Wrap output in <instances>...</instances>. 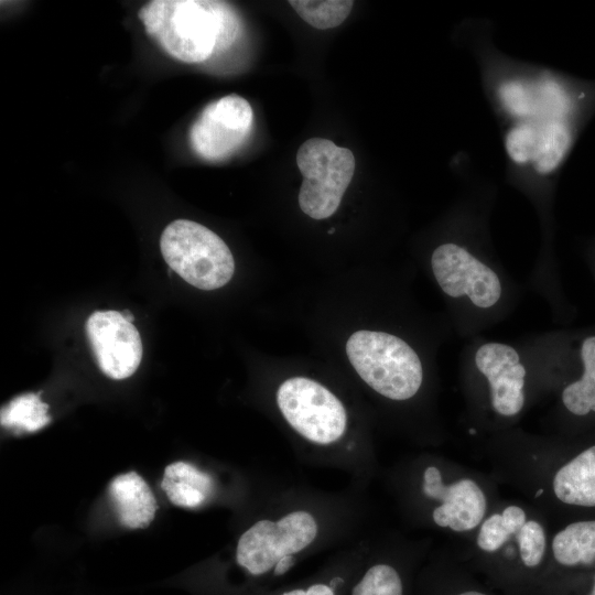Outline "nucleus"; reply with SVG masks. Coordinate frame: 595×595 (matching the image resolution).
Segmentation results:
<instances>
[{
    "label": "nucleus",
    "mask_w": 595,
    "mask_h": 595,
    "mask_svg": "<svg viewBox=\"0 0 595 595\" xmlns=\"http://www.w3.org/2000/svg\"><path fill=\"white\" fill-rule=\"evenodd\" d=\"M552 553L562 566L592 564L595 561V520L574 522L558 532L552 540Z\"/></svg>",
    "instance_id": "16"
},
{
    "label": "nucleus",
    "mask_w": 595,
    "mask_h": 595,
    "mask_svg": "<svg viewBox=\"0 0 595 595\" xmlns=\"http://www.w3.org/2000/svg\"><path fill=\"white\" fill-rule=\"evenodd\" d=\"M317 534V524L306 511H293L279 521L259 520L242 533L236 561L247 573L261 576L273 570L285 555H293L310 545Z\"/></svg>",
    "instance_id": "7"
},
{
    "label": "nucleus",
    "mask_w": 595,
    "mask_h": 595,
    "mask_svg": "<svg viewBox=\"0 0 595 595\" xmlns=\"http://www.w3.org/2000/svg\"><path fill=\"white\" fill-rule=\"evenodd\" d=\"M517 541L523 566L530 570L539 567L547 549V538L543 527L536 520L526 521L517 532Z\"/></svg>",
    "instance_id": "21"
},
{
    "label": "nucleus",
    "mask_w": 595,
    "mask_h": 595,
    "mask_svg": "<svg viewBox=\"0 0 595 595\" xmlns=\"http://www.w3.org/2000/svg\"><path fill=\"white\" fill-rule=\"evenodd\" d=\"M431 266L440 288L450 296L467 295L478 307H490L499 300L497 274L465 247L445 242L435 248Z\"/></svg>",
    "instance_id": "9"
},
{
    "label": "nucleus",
    "mask_w": 595,
    "mask_h": 595,
    "mask_svg": "<svg viewBox=\"0 0 595 595\" xmlns=\"http://www.w3.org/2000/svg\"><path fill=\"white\" fill-rule=\"evenodd\" d=\"M289 3L305 22L318 30L342 24L354 6V1L349 0H291Z\"/></svg>",
    "instance_id": "20"
},
{
    "label": "nucleus",
    "mask_w": 595,
    "mask_h": 595,
    "mask_svg": "<svg viewBox=\"0 0 595 595\" xmlns=\"http://www.w3.org/2000/svg\"><path fill=\"white\" fill-rule=\"evenodd\" d=\"M253 127L250 104L237 94L209 102L190 128V143L204 160L219 161L235 153Z\"/></svg>",
    "instance_id": "8"
},
{
    "label": "nucleus",
    "mask_w": 595,
    "mask_h": 595,
    "mask_svg": "<svg viewBox=\"0 0 595 595\" xmlns=\"http://www.w3.org/2000/svg\"><path fill=\"white\" fill-rule=\"evenodd\" d=\"M345 584L340 575L333 576L327 583L315 582L306 587H296L282 592L279 595H336V591Z\"/></svg>",
    "instance_id": "22"
},
{
    "label": "nucleus",
    "mask_w": 595,
    "mask_h": 595,
    "mask_svg": "<svg viewBox=\"0 0 595 595\" xmlns=\"http://www.w3.org/2000/svg\"><path fill=\"white\" fill-rule=\"evenodd\" d=\"M277 402L286 422L311 442L327 445L345 433L347 414L343 403L312 379L293 377L283 381Z\"/></svg>",
    "instance_id": "6"
},
{
    "label": "nucleus",
    "mask_w": 595,
    "mask_h": 595,
    "mask_svg": "<svg viewBox=\"0 0 595 595\" xmlns=\"http://www.w3.org/2000/svg\"><path fill=\"white\" fill-rule=\"evenodd\" d=\"M334 231H335L334 228H332V229L328 230L329 234H332V232H334Z\"/></svg>",
    "instance_id": "27"
},
{
    "label": "nucleus",
    "mask_w": 595,
    "mask_h": 595,
    "mask_svg": "<svg viewBox=\"0 0 595 595\" xmlns=\"http://www.w3.org/2000/svg\"><path fill=\"white\" fill-rule=\"evenodd\" d=\"M454 595H490L489 593L477 588H465L456 592Z\"/></svg>",
    "instance_id": "24"
},
{
    "label": "nucleus",
    "mask_w": 595,
    "mask_h": 595,
    "mask_svg": "<svg viewBox=\"0 0 595 595\" xmlns=\"http://www.w3.org/2000/svg\"><path fill=\"white\" fill-rule=\"evenodd\" d=\"M295 564L294 555L283 556L274 566L273 575L281 576L285 574Z\"/></svg>",
    "instance_id": "23"
},
{
    "label": "nucleus",
    "mask_w": 595,
    "mask_h": 595,
    "mask_svg": "<svg viewBox=\"0 0 595 595\" xmlns=\"http://www.w3.org/2000/svg\"><path fill=\"white\" fill-rule=\"evenodd\" d=\"M587 595H595V580H594L592 588H591V591H589V593Z\"/></svg>",
    "instance_id": "25"
},
{
    "label": "nucleus",
    "mask_w": 595,
    "mask_h": 595,
    "mask_svg": "<svg viewBox=\"0 0 595 595\" xmlns=\"http://www.w3.org/2000/svg\"><path fill=\"white\" fill-rule=\"evenodd\" d=\"M109 494L123 527L144 528L153 520L158 508L156 501L139 474L129 472L118 475L109 485Z\"/></svg>",
    "instance_id": "13"
},
{
    "label": "nucleus",
    "mask_w": 595,
    "mask_h": 595,
    "mask_svg": "<svg viewBox=\"0 0 595 595\" xmlns=\"http://www.w3.org/2000/svg\"><path fill=\"white\" fill-rule=\"evenodd\" d=\"M453 41L474 61L500 131L506 175L518 185L547 188L573 147L585 94L555 69L502 51L486 18L456 23Z\"/></svg>",
    "instance_id": "1"
},
{
    "label": "nucleus",
    "mask_w": 595,
    "mask_h": 595,
    "mask_svg": "<svg viewBox=\"0 0 595 595\" xmlns=\"http://www.w3.org/2000/svg\"><path fill=\"white\" fill-rule=\"evenodd\" d=\"M543 489H539L538 493L536 494V497L540 496L542 494Z\"/></svg>",
    "instance_id": "26"
},
{
    "label": "nucleus",
    "mask_w": 595,
    "mask_h": 595,
    "mask_svg": "<svg viewBox=\"0 0 595 595\" xmlns=\"http://www.w3.org/2000/svg\"><path fill=\"white\" fill-rule=\"evenodd\" d=\"M296 165L303 176L299 192L302 212L314 219L332 216L353 178V152L324 138H311L298 150Z\"/></svg>",
    "instance_id": "5"
},
{
    "label": "nucleus",
    "mask_w": 595,
    "mask_h": 595,
    "mask_svg": "<svg viewBox=\"0 0 595 595\" xmlns=\"http://www.w3.org/2000/svg\"><path fill=\"white\" fill-rule=\"evenodd\" d=\"M552 487L564 504L595 507V445L563 465L555 473Z\"/></svg>",
    "instance_id": "14"
},
{
    "label": "nucleus",
    "mask_w": 595,
    "mask_h": 595,
    "mask_svg": "<svg viewBox=\"0 0 595 595\" xmlns=\"http://www.w3.org/2000/svg\"><path fill=\"white\" fill-rule=\"evenodd\" d=\"M346 353L360 378L386 398L407 400L421 387L423 371L419 356L394 335L355 332L347 340Z\"/></svg>",
    "instance_id": "3"
},
{
    "label": "nucleus",
    "mask_w": 595,
    "mask_h": 595,
    "mask_svg": "<svg viewBox=\"0 0 595 595\" xmlns=\"http://www.w3.org/2000/svg\"><path fill=\"white\" fill-rule=\"evenodd\" d=\"M161 487L172 504L195 508L212 493L213 480L190 463L174 462L165 467Z\"/></svg>",
    "instance_id": "15"
},
{
    "label": "nucleus",
    "mask_w": 595,
    "mask_h": 595,
    "mask_svg": "<svg viewBox=\"0 0 595 595\" xmlns=\"http://www.w3.org/2000/svg\"><path fill=\"white\" fill-rule=\"evenodd\" d=\"M478 370L486 376L491 393V405L505 416L519 413L524 404L526 369L511 346L488 343L475 355Z\"/></svg>",
    "instance_id": "12"
},
{
    "label": "nucleus",
    "mask_w": 595,
    "mask_h": 595,
    "mask_svg": "<svg viewBox=\"0 0 595 595\" xmlns=\"http://www.w3.org/2000/svg\"><path fill=\"white\" fill-rule=\"evenodd\" d=\"M581 358L584 367L582 377L562 392L563 404L575 415L595 412V336L584 339Z\"/></svg>",
    "instance_id": "17"
},
{
    "label": "nucleus",
    "mask_w": 595,
    "mask_h": 595,
    "mask_svg": "<svg viewBox=\"0 0 595 595\" xmlns=\"http://www.w3.org/2000/svg\"><path fill=\"white\" fill-rule=\"evenodd\" d=\"M526 521V512L518 506H509L501 513H494L480 526L476 540L478 548L487 553L498 551Z\"/></svg>",
    "instance_id": "19"
},
{
    "label": "nucleus",
    "mask_w": 595,
    "mask_h": 595,
    "mask_svg": "<svg viewBox=\"0 0 595 595\" xmlns=\"http://www.w3.org/2000/svg\"><path fill=\"white\" fill-rule=\"evenodd\" d=\"M422 489L429 498L442 501L432 513L439 527L463 532L482 522L486 511V497L474 480L463 478L446 486L439 468L429 466L423 474Z\"/></svg>",
    "instance_id": "11"
},
{
    "label": "nucleus",
    "mask_w": 595,
    "mask_h": 595,
    "mask_svg": "<svg viewBox=\"0 0 595 595\" xmlns=\"http://www.w3.org/2000/svg\"><path fill=\"white\" fill-rule=\"evenodd\" d=\"M138 17L147 33L184 63H201L226 51L240 32L237 14L223 1L153 0Z\"/></svg>",
    "instance_id": "2"
},
{
    "label": "nucleus",
    "mask_w": 595,
    "mask_h": 595,
    "mask_svg": "<svg viewBox=\"0 0 595 595\" xmlns=\"http://www.w3.org/2000/svg\"><path fill=\"white\" fill-rule=\"evenodd\" d=\"M47 410L37 394H22L2 408L1 425L15 432H35L50 423Z\"/></svg>",
    "instance_id": "18"
},
{
    "label": "nucleus",
    "mask_w": 595,
    "mask_h": 595,
    "mask_svg": "<svg viewBox=\"0 0 595 595\" xmlns=\"http://www.w3.org/2000/svg\"><path fill=\"white\" fill-rule=\"evenodd\" d=\"M86 334L106 376L121 380L138 369L142 358L140 334L121 312H94L86 321Z\"/></svg>",
    "instance_id": "10"
},
{
    "label": "nucleus",
    "mask_w": 595,
    "mask_h": 595,
    "mask_svg": "<svg viewBox=\"0 0 595 595\" xmlns=\"http://www.w3.org/2000/svg\"><path fill=\"white\" fill-rule=\"evenodd\" d=\"M160 248L169 267L201 290L221 288L234 275L230 249L217 234L198 223L172 221L161 235Z\"/></svg>",
    "instance_id": "4"
}]
</instances>
